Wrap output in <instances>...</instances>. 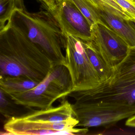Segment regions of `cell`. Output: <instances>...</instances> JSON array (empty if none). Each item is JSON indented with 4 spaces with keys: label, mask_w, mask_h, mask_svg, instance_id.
I'll return each mask as SVG.
<instances>
[{
    "label": "cell",
    "mask_w": 135,
    "mask_h": 135,
    "mask_svg": "<svg viewBox=\"0 0 135 135\" xmlns=\"http://www.w3.org/2000/svg\"><path fill=\"white\" fill-rule=\"evenodd\" d=\"M52 15L65 37L71 35L84 42L90 41L91 26L86 17L71 0H63Z\"/></svg>",
    "instance_id": "cell-9"
},
{
    "label": "cell",
    "mask_w": 135,
    "mask_h": 135,
    "mask_svg": "<svg viewBox=\"0 0 135 135\" xmlns=\"http://www.w3.org/2000/svg\"><path fill=\"white\" fill-rule=\"evenodd\" d=\"M15 4L16 0H0V31L10 20Z\"/></svg>",
    "instance_id": "cell-16"
},
{
    "label": "cell",
    "mask_w": 135,
    "mask_h": 135,
    "mask_svg": "<svg viewBox=\"0 0 135 135\" xmlns=\"http://www.w3.org/2000/svg\"><path fill=\"white\" fill-rule=\"evenodd\" d=\"M83 44L89 60L98 74L102 83L110 79L113 75V70L107 65L92 43L83 41Z\"/></svg>",
    "instance_id": "cell-12"
},
{
    "label": "cell",
    "mask_w": 135,
    "mask_h": 135,
    "mask_svg": "<svg viewBox=\"0 0 135 135\" xmlns=\"http://www.w3.org/2000/svg\"><path fill=\"white\" fill-rule=\"evenodd\" d=\"M133 73H135V46L129 47L126 57L122 62L114 69L111 77Z\"/></svg>",
    "instance_id": "cell-15"
},
{
    "label": "cell",
    "mask_w": 135,
    "mask_h": 135,
    "mask_svg": "<svg viewBox=\"0 0 135 135\" xmlns=\"http://www.w3.org/2000/svg\"><path fill=\"white\" fill-rule=\"evenodd\" d=\"M132 23H133V25H134V26H135V22H132Z\"/></svg>",
    "instance_id": "cell-21"
},
{
    "label": "cell",
    "mask_w": 135,
    "mask_h": 135,
    "mask_svg": "<svg viewBox=\"0 0 135 135\" xmlns=\"http://www.w3.org/2000/svg\"><path fill=\"white\" fill-rule=\"evenodd\" d=\"M54 66L48 56L7 24L0 31V75L41 82Z\"/></svg>",
    "instance_id": "cell-2"
},
{
    "label": "cell",
    "mask_w": 135,
    "mask_h": 135,
    "mask_svg": "<svg viewBox=\"0 0 135 135\" xmlns=\"http://www.w3.org/2000/svg\"><path fill=\"white\" fill-rule=\"evenodd\" d=\"M77 126L84 128L113 124L135 114V106L105 102H76L72 105Z\"/></svg>",
    "instance_id": "cell-5"
},
{
    "label": "cell",
    "mask_w": 135,
    "mask_h": 135,
    "mask_svg": "<svg viewBox=\"0 0 135 135\" xmlns=\"http://www.w3.org/2000/svg\"><path fill=\"white\" fill-rule=\"evenodd\" d=\"M41 10L30 12L23 0H16L15 9L7 24L36 46L52 61L54 65H65L67 38L51 12Z\"/></svg>",
    "instance_id": "cell-1"
},
{
    "label": "cell",
    "mask_w": 135,
    "mask_h": 135,
    "mask_svg": "<svg viewBox=\"0 0 135 135\" xmlns=\"http://www.w3.org/2000/svg\"><path fill=\"white\" fill-rule=\"evenodd\" d=\"M40 82L26 76L0 75V90L10 96L31 90Z\"/></svg>",
    "instance_id": "cell-11"
},
{
    "label": "cell",
    "mask_w": 135,
    "mask_h": 135,
    "mask_svg": "<svg viewBox=\"0 0 135 135\" xmlns=\"http://www.w3.org/2000/svg\"><path fill=\"white\" fill-rule=\"evenodd\" d=\"M76 102H105L135 106V73L111 77L97 87L73 92Z\"/></svg>",
    "instance_id": "cell-6"
},
{
    "label": "cell",
    "mask_w": 135,
    "mask_h": 135,
    "mask_svg": "<svg viewBox=\"0 0 135 135\" xmlns=\"http://www.w3.org/2000/svg\"><path fill=\"white\" fill-rule=\"evenodd\" d=\"M72 92L71 76L64 65H54L35 87L9 96L16 105L27 108L46 109L57 99H64Z\"/></svg>",
    "instance_id": "cell-3"
},
{
    "label": "cell",
    "mask_w": 135,
    "mask_h": 135,
    "mask_svg": "<svg viewBox=\"0 0 135 135\" xmlns=\"http://www.w3.org/2000/svg\"><path fill=\"white\" fill-rule=\"evenodd\" d=\"M91 31V42L113 71L125 58L129 47L103 20L92 25Z\"/></svg>",
    "instance_id": "cell-7"
},
{
    "label": "cell",
    "mask_w": 135,
    "mask_h": 135,
    "mask_svg": "<svg viewBox=\"0 0 135 135\" xmlns=\"http://www.w3.org/2000/svg\"><path fill=\"white\" fill-rule=\"evenodd\" d=\"M79 122L75 117L67 121L47 123L25 119L21 116L12 117L4 123V128L14 135H62L65 131H70L73 135L86 134L88 128H75Z\"/></svg>",
    "instance_id": "cell-8"
},
{
    "label": "cell",
    "mask_w": 135,
    "mask_h": 135,
    "mask_svg": "<svg viewBox=\"0 0 135 135\" xmlns=\"http://www.w3.org/2000/svg\"><path fill=\"white\" fill-rule=\"evenodd\" d=\"M132 1H134V2H135V0H132Z\"/></svg>",
    "instance_id": "cell-22"
},
{
    "label": "cell",
    "mask_w": 135,
    "mask_h": 135,
    "mask_svg": "<svg viewBox=\"0 0 135 135\" xmlns=\"http://www.w3.org/2000/svg\"><path fill=\"white\" fill-rule=\"evenodd\" d=\"M131 17L132 22L135 23V2L132 0H115Z\"/></svg>",
    "instance_id": "cell-17"
},
{
    "label": "cell",
    "mask_w": 135,
    "mask_h": 135,
    "mask_svg": "<svg viewBox=\"0 0 135 135\" xmlns=\"http://www.w3.org/2000/svg\"><path fill=\"white\" fill-rule=\"evenodd\" d=\"M86 17L91 26L102 21L100 12L95 8L89 0H71Z\"/></svg>",
    "instance_id": "cell-14"
},
{
    "label": "cell",
    "mask_w": 135,
    "mask_h": 135,
    "mask_svg": "<svg viewBox=\"0 0 135 135\" xmlns=\"http://www.w3.org/2000/svg\"><path fill=\"white\" fill-rule=\"evenodd\" d=\"M0 111L1 113L5 117H7V109L10 107V103L7 100L6 95L0 90Z\"/></svg>",
    "instance_id": "cell-19"
},
{
    "label": "cell",
    "mask_w": 135,
    "mask_h": 135,
    "mask_svg": "<svg viewBox=\"0 0 135 135\" xmlns=\"http://www.w3.org/2000/svg\"><path fill=\"white\" fill-rule=\"evenodd\" d=\"M91 3L100 11L105 12L118 18L132 22L129 15L115 0H89Z\"/></svg>",
    "instance_id": "cell-13"
},
{
    "label": "cell",
    "mask_w": 135,
    "mask_h": 135,
    "mask_svg": "<svg viewBox=\"0 0 135 135\" xmlns=\"http://www.w3.org/2000/svg\"><path fill=\"white\" fill-rule=\"evenodd\" d=\"M42 2L52 14L56 12L63 0H38Z\"/></svg>",
    "instance_id": "cell-18"
},
{
    "label": "cell",
    "mask_w": 135,
    "mask_h": 135,
    "mask_svg": "<svg viewBox=\"0 0 135 135\" xmlns=\"http://www.w3.org/2000/svg\"><path fill=\"white\" fill-rule=\"evenodd\" d=\"M102 20L128 46H135V26L132 22L122 19L112 14L100 11Z\"/></svg>",
    "instance_id": "cell-10"
},
{
    "label": "cell",
    "mask_w": 135,
    "mask_h": 135,
    "mask_svg": "<svg viewBox=\"0 0 135 135\" xmlns=\"http://www.w3.org/2000/svg\"><path fill=\"white\" fill-rule=\"evenodd\" d=\"M65 64L71 80L72 92L92 90L102 83L98 74L89 60L80 38L71 35L66 37Z\"/></svg>",
    "instance_id": "cell-4"
},
{
    "label": "cell",
    "mask_w": 135,
    "mask_h": 135,
    "mask_svg": "<svg viewBox=\"0 0 135 135\" xmlns=\"http://www.w3.org/2000/svg\"><path fill=\"white\" fill-rule=\"evenodd\" d=\"M125 124L128 127L135 128V114L127 119Z\"/></svg>",
    "instance_id": "cell-20"
}]
</instances>
